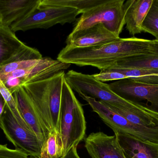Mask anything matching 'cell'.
Here are the masks:
<instances>
[{"instance_id": "cell-1", "label": "cell", "mask_w": 158, "mask_h": 158, "mask_svg": "<svg viewBox=\"0 0 158 158\" xmlns=\"http://www.w3.org/2000/svg\"><path fill=\"white\" fill-rule=\"evenodd\" d=\"M158 52V40L120 38L93 47L74 48L66 45L58 54L57 59L80 66H91L102 70L110 68L117 61L128 57Z\"/></svg>"}, {"instance_id": "cell-2", "label": "cell", "mask_w": 158, "mask_h": 158, "mask_svg": "<svg viewBox=\"0 0 158 158\" xmlns=\"http://www.w3.org/2000/svg\"><path fill=\"white\" fill-rule=\"evenodd\" d=\"M64 71L42 80L22 85L34 104L49 133L59 135L60 108Z\"/></svg>"}, {"instance_id": "cell-3", "label": "cell", "mask_w": 158, "mask_h": 158, "mask_svg": "<svg viewBox=\"0 0 158 158\" xmlns=\"http://www.w3.org/2000/svg\"><path fill=\"white\" fill-rule=\"evenodd\" d=\"M86 122L82 105L65 80L62 86L58 135L60 158L84 139Z\"/></svg>"}, {"instance_id": "cell-4", "label": "cell", "mask_w": 158, "mask_h": 158, "mask_svg": "<svg viewBox=\"0 0 158 158\" xmlns=\"http://www.w3.org/2000/svg\"><path fill=\"white\" fill-rule=\"evenodd\" d=\"M124 0H106L81 14L72 32H77L102 24L108 30L119 37L125 25Z\"/></svg>"}, {"instance_id": "cell-5", "label": "cell", "mask_w": 158, "mask_h": 158, "mask_svg": "<svg viewBox=\"0 0 158 158\" xmlns=\"http://www.w3.org/2000/svg\"><path fill=\"white\" fill-rule=\"evenodd\" d=\"M78 94L114 134H125L148 143L158 144V128H147L133 124L101 101L82 93Z\"/></svg>"}, {"instance_id": "cell-6", "label": "cell", "mask_w": 158, "mask_h": 158, "mask_svg": "<svg viewBox=\"0 0 158 158\" xmlns=\"http://www.w3.org/2000/svg\"><path fill=\"white\" fill-rule=\"evenodd\" d=\"M81 14L77 9L66 6H46L40 4L23 19L10 26L14 32L33 29H47L56 24L64 25L77 20Z\"/></svg>"}, {"instance_id": "cell-7", "label": "cell", "mask_w": 158, "mask_h": 158, "mask_svg": "<svg viewBox=\"0 0 158 158\" xmlns=\"http://www.w3.org/2000/svg\"><path fill=\"white\" fill-rule=\"evenodd\" d=\"M65 80L72 90L78 93L98 99V101L121 109H131L139 108L115 94L108 84L97 79L94 75L70 70L65 73Z\"/></svg>"}, {"instance_id": "cell-8", "label": "cell", "mask_w": 158, "mask_h": 158, "mask_svg": "<svg viewBox=\"0 0 158 158\" xmlns=\"http://www.w3.org/2000/svg\"><path fill=\"white\" fill-rule=\"evenodd\" d=\"M109 86L121 98L158 117V84L126 79L113 81Z\"/></svg>"}, {"instance_id": "cell-9", "label": "cell", "mask_w": 158, "mask_h": 158, "mask_svg": "<svg viewBox=\"0 0 158 158\" xmlns=\"http://www.w3.org/2000/svg\"><path fill=\"white\" fill-rule=\"evenodd\" d=\"M0 128L16 149L30 156L41 158L42 144L31 129L19 124L7 105L0 121Z\"/></svg>"}, {"instance_id": "cell-10", "label": "cell", "mask_w": 158, "mask_h": 158, "mask_svg": "<svg viewBox=\"0 0 158 158\" xmlns=\"http://www.w3.org/2000/svg\"><path fill=\"white\" fill-rule=\"evenodd\" d=\"M13 96L24 121L43 146L49 136V132L44 126L32 100L22 86L14 92Z\"/></svg>"}, {"instance_id": "cell-11", "label": "cell", "mask_w": 158, "mask_h": 158, "mask_svg": "<svg viewBox=\"0 0 158 158\" xmlns=\"http://www.w3.org/2000/svg\"><path fill=\"white\" fill-rule=\"evenodd\" d=\"M85 147L91 158H126L115 135L92 133L85 139Z\"/></svg>"}, {"instance_id": "cell-12", "label": "cell", "mask_w": 158, "mask_h": 158, "mask_svg": "<svg viewBox=\"0 0 158 158\" xmlns=\"http://www.w3.org/2000/svg\"><path fill=\"white\" fill-rule=\"evenodd\" d=\"M120 37L98 24L91 28L75 32H71L67 38V46L74 48L93 47L118 40Z\"/></svg>"}, {"instance_id": "cell-13", "label": "cell", "mask_w": 158, "mask_h": 158, "mask_svg": "<svg viewBox=\"0 0 158 158\" xmlns=\"http://www.w3.org/2000/svg\"><path fill=\"white\" fill-rule=\"evenodd\" d=\"M40 2V0L0 1V25L10 28L30 14Z\"/></svg>"}, {"instance_id": "cell-14", "label": "cell", "mask_w": 158, "mask_h": 158, "mask_svg": "<svg viewBox=\"0 0 158 158\" xmlns=\"http://www.w3.org/2000/svg\"><path fill=\"white\" fill-rule=\"evenodd\" d=\"M154 0H128L123 4L126 28L132 36L143 32L142 26Z\"/></svg>"}, {"instance_id": "cell-15", "label": "cell", "mask_w": 158, "mask_h": 158, "mask_svg": "<svg viewBox=\"0 0 158 158\" xmlns=\"http://www.w3.org/2000/svg\"><path fill=\"white\" fill-rule=\"evenodd\" d=\"M126 158H158V144L121 133L114 134Z\"/></svg>"}, {"instance_id": "cell-16", "label": "cell", "mask_w": 158, "mask_h": 158, "mask_svg": "<svg viewBox=\"0 0 158 158\" xmlns=\"http://www.w3.org/2000/svg\"><path fill=\"white\" fill-rule=\"evenodd\" d=\"M26 46L10 28L0 25V66L8 64L14 56Z\"/></svg>"}, {"instance_id": "cell-17", "label": "cell", "mask_w": 158, "mask_h": 158, "mask_svg": "<svg viewBox=\"0 0 158 158\" xmlns=\"http://www.w3.org/2000/svg\"><path fill=\"white\" fill-rule=\"evenodd\" d=\"M103 103L133 124L147 128H158V117L142 109H123L110 104Z\"/></svg>"}, {"instance_id": "cell-18", "label": "cell", "mask_w": 158, "mask_h": 158, "mask_svg": "<svg viewBox=\"0 0 158 158\" xmlns=\"http://www.w3.org/2000/svg\"><path fill=\"white\" fill-rule=\"evenodd\" d=\"M113 67L158 70V52L125 58L117 61L110 68Z\"/></svg>"}, {"instance_id": "cell-19", "label": "cell", "mask_w": 158, "mask_h": 158, "mask_svg": "<svg viewBox=\"0 0 158 158\" xmlns=\"http://www.w3.org/2000/svg\"><path fill=\"white\" fill-rule=\"evenodd\" d=\"M106 0H40V4L46 6H66L77 9L81 14L103 3Z\"/></svg>"}, {"instance_id": "cell-20", "label": "cell", "mask_w": 158, "mask_h": 158, "mask_svg": "<svg viewBox=\"0 0 158 158\" xmlns=\"http://www.w3.org/2000/svg\"><path fill=\"white\" fill-rule=\"evenodd\" d=\"M143 32H148L158 41V0H154L149 12L143 23Z\"/></svg>"}, {"instance_id": "cell-21", "label": "cell", "mask_w": 158, "mask_h": 158, "mask_svg": "<svg viewBox=\"0 0 158 158\" xmlns=\"http://www.w3.org/2000/svg\"><path fill=\"white\" fill-rule=\"evenodd\" d=\"M40 158H60L58 135L56 133H49L43 146Z\"/></svg>"}, {"instance_id": "cell-22", "label": "cell", "mask_w": 158, "mask_h": 158, "mask_svg": "<svg viewBox=\"0 0 158 158\" xmlns=\"http://www.w3.org/2000/svg\"><path fill=\"white\" fill-rule=\"evenodd\" d=\"M0 92L2 94V96L5 100L6 105L11 110L12 114L14 115L17 121L19 122V124L30 128L26 122L24 121L20 113H19L13 94L11 93L9 90L5 86L3 83L1 79H0Z\"/></svg>"}, {"instance_id": "cell-23", "label": "cell", "mask_w": 158, "mask_h": 158, "mask_svg": "<svg viewBox=\"0 0 158 158\" xmlns=\"http://www.w3.org/2000/svg\"><path fill=\"white\" fill-rule=\"evenodd\" d=\"M123 73L127 79H136L143 77H158V70L147 69L122 68L113 67L108 69Z\"/></svg>"}, {"instance_id": "cell-24", "label": "cell", "mask_w": 158, "mask_h": 158, "mask_svg": "<svg viewBox=\"0 0 158 158\" xmlns=\"http://www.w3.org/2000/svg\"><path fill=\"white\" fill-rule=\"evenodd\" d=\"M93 75L97 79L103 82L115 81L127 79L126 76L123 73L111 69L100 70L99 73L93 74Z\"/></svg>"}, {"instance_id": "cell-25", "label": "cell", "mask_w": 158, "mask_h": 158, "mask_svg": "<svg viewBox=\"0 0 158 158\" xmlns=\"http://www.w3.org/2000/svg\"><path fill=\"white\" fill-rule=\"evenodd\" d=\"M0 158H38L28 156L17 149L8 148L7 144H0Z\"/></svg>"}, {"instance_id": "cell-26", "label": "cell", "mask_w": 158, "mask_h": 158, "mask_svg": "<svg viewBox=\"0 0 158 158\" xmlns=\"http://www.w3.org/2000/svg\"><path fill=\"white\" fill-rule=\"evenodd\" d=\"M77 147H72L65 156L60 158H81L77 151Z\"/></svg>"}, {"instance_id": "cell-27", "label": "cell", "mask_w": 158, "mask_h": 158, "mask_svg": "<svg viewBox=\"0 0 158 158\" xmlns=\"http://www.w3.org/2000/svg\"><path fill=\"white\" fill-rule=\"evenodd\" d=\"M6 105V102L0 92V121Z\"/></svg>"}]
</instances>
